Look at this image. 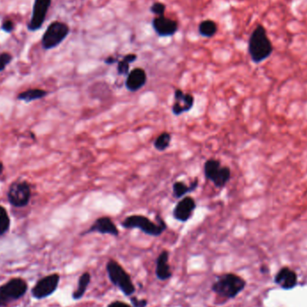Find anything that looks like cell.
Instances as JSON below:
<instances>
[{"label": "cell", "instance_id": "4316f807", "mask_svg": "<svg viewBox=\"0 0 307 307\" xmlns=\"http://www.w3.org/2000/svg\"><path fill=\"white\" fill-rule=\"evenodd\" d=\"M130 302L132 304V307H146L148 306V300L146 299H139L137 298H130Z\"/></svg>", "mask_w": 307, "mask_h": 307}, {"label": "cell", "instance_id": "8fae6325", "mask_svg": "<svg viewBox=\"0 0 307 307\" xmlns=\"http://www.w3.org/2000/svg\"><path fill=\"white\" fill-rule=\"evenodd\" d=\"M51 4V0H35L34 1L32 18L27 25V28L29 31L35 32V31L41 29L46 18Z\"/></svg>", "mask_w": 307, "mask_h": 307}, {"label": "cell", "instance_id": "cb8c5ba5", "mask_svg": "<svg viewBox=\"0 0 307 307\" xmlns=\"http://www.w3.org/2000/svg\"><path fill=\"white\" fill-rule=\"evenodd\" d=\"M11 221L5 207L0 205V237L5 235L10 229Z\"/></svg>", "mask_w": 307, "mask_h": 307}, {"label": "cell", "instance_id": "f1b7e54d", "mask_svg": "<svg viewBox=\"0 0 307 307\" xmlns=\"http://www.w3.org/2000/svg\"><path fill=\"white\" fill-rule=\"evenodd\" d=\"M119 61V58H116L114 56H108L107 58L104 59V63L107 65H112V64H115Z\"/></svg>", "mask_w": 307, "mask_h": 307}, {"label": "cell", "instance_id": "ba28073f", "mask_svg": "<svg viewBox=\"0 0 307 307\" xmlns=\"http://www.w3.org/2000/svg\"><path fill=\"white\" fill-rule=\"evenodd\" d=\"M70 33V28L67 24L55 21L48 26L42 38V45L44 50H52L67 39Z\"/></svg>", "mask_w": 307, "mask_h": 307}, {"label": "cell", "instance_id": "7c38bea8", "mask_svg": "<svg viewBox=\"0 0 307 307\" xmlns=\"http://www.w3.org/2000/svg\"><path fill=\"white\" fill-rule=\"evenodd\" d=\"M194 96L190 93H185L182 89H175L173 95V102L172 105V112L173 115H183L191 111L194 105Z\"/></svg>", "mask_w": 307, "mask_h": 307}, {"label": "cell", "instance_id": "484cf974", "mask_svg": "<svg viewBox=\"0 0 307 307\" xmlns=\"http://www.w3.org/2000/svg\"><path fill=\"white\" fill-rule=\"evenodd\" d=\"M13 57L9 53L4 52L0 54V72L4 71L7 65L12 61Z\"/></svg>", "mask_w": 307, "mask_h": 307}, {"label": "cell", "instance_id": "5bb4252c", "mask_svg": "<svg viewBox=\"0 0 307 307\" xmlns=\"http://www.w3.org/2000/svg\"><path fill=\"white\" fill-rule=\"evenodd\" d=\"M97 233L101 235H109L112 236H118L120 235V231L115 225V223L110 218V216H100L96 219L92 226L84 232L82 235H88Z\"/></svg>", "mask_w": 307, "mask_h": 307}, {"label": "cell", "instance_id": "d6986e66", "mask_svg": "<svg viewBox=\"0 0 307 307\" xmlns=\"http://www.w3.org/2000/svg\"><path fill=\"white\" fill-rule=\"evenodd\" d=\"M48 92L45 91L41 88H30L25 91L20 93L17 96V99L20 101L24 102L26 103H30L32 102L37 101L47 96Z\"/></svg>", "mask_w": 307, "mask_h": 307}, {"label": "cell", "instance_id": "7402d4cb", "mask_svg": "<svg viewBox=\"0 0 307 307\" xmlns=\"http://www.w3.org/2000/svg\"><path fill=\"white\" fill-rule=\"evenodd\" d=\"M90 282H91V274L89 272L82 274L78 279L77 288L73 292L72 298L74 300H79L84 297Z\"/></svg>", "mask_w": 307, "mask_h": 307}, {"label": "cell", "instance_id": "9a60e30c", "mask_svg": "<svg viewBox=\"0 0 307 307\" xmlns=\"http://www.w3.org/2000/svg\"><path fill=\"white\" fill-rule=\"evenodd\" d=\"M148 75L146 70L141 67H135L126 77L125 87L130 92H138L147 85Z\"/></svg>", "mask_w": 307, "mask_h": 307}, {"label": "cell", "instance_id": "ffe728a7", "mask_svg": "<svg viewBox=\"0 0 307 307\" xmlns=\"http://www.w3.org/2000/svg\"><path fill=\"white\" fill-rule=\"evenodd\" d=\"M218 31L217 24L214 20L205 19L202 21L198 26V33L204 38H212Z\"/></svg>", "mask_w": 307, "mask_h": 307}, {"label": "cell", "instance_id": "5b68a950", "mask_svg": "<svg viewBox=\"0 0 307 307\" xmlns=\"http://www.w3.org/2000/svg\"><path fill=\"white\" fill-rule=\"evenodd\" d=\"M204 176L207 181H210L218 189L226 187L230 181L231 169L228 166H223L218 159L209 158L204 163Z\"/></svg>", "mask_w": 307, "mask_h": 307}, {"label": "cell", "instance_id": "44dd1931", "mask_svg": "<svg viewBox=\"0 0 307 307\" xmlns=\"http://www.w3.org/2000/svg\"><path fill=\"white\" fill-rule=\"evenodd\" d=\"M138 59V55L135 53H129L124 55L117 63V73L119 76H128L130 71V64Z\"/></svg>", "mask_w": 307, "mask_h": 307}, {"label": "cell", "instance_id": "ac0fdd59", "mask_svg": "<svg viewBox=\"0 0 307 307\" xmlns=\"http://www.w3.org/2000/svg\"><path fill=\"white\" fill-rule=\"evenodd\" d=\"M199 186V179L195 178L192 183L189 185L183 181H177L173 184V196L175 199H182L188 196L189 193L194 192Z\"/></svg>", "mask_w": 307, "mask_h": 307}, {"label": "cell", "instance_id": "f546056e", "mask_svg": "<svg viewBox=\"0 0 307 307\" xmlns=\"http://www.w3.org/2000/svg\"><path fill=\"white\" fill-rule=\"evenodd\" d=\"M107 307H131L126 303L120 302V301H114L110 303V305Z\"/></svg>", "mask_w": 307, "mask_h": 307}, {"label": "cell", "instance_id": "83f0119b", "mask_svg": "<svg viewBox=\"0 0 307 307\" xmlns=\"http://www.w3.org/2000/svg\"><path fill=\"white\" fill-rule=\"evenodd\" d=\"M2 30L5 32V33H11L13 30H14V24H13V22L12 21H10V20H7V21H5L3 24H2Z\"/></svg>", "mask_w": 307, "mask_h": 307}, {"label": "cell", "instance_id": "277c9868", "mask_svg": "<svg viewBox=\"0 0 307 307\" xmlns=\"http://www.w3.org/2000/svg\"><path fill=\"white\" fill-rule=\"evenodd\" d=\"M106 270L110 282L119 288L126 297H131L135 291L136 287L132 282L131 278L122 266L114 259H110L106 264Z\"/></svg>", "mask_w": 307, "mask_h": 307}, {"label": "cell", "instance_id": "3957f363", "mask_svg": "<svg viewBox=\"0 0 307 307\" xmlns=\"http://www.w3.org/2000/svg\"><path fill=\"white\" fill-rule=\"evenodd\" d=\"M245 285L246 282L244 278L235 274L226 273L216 278L211 289L222 298L230 299L237 297L245 289Z\"/></svg>", "mask_w": 307, "mask_h": 307}, {"label": "cell", "instance_id": "d4e9b609", "mask_svg": "<svg viewBox=\"0 0 307 307\" xmlns=\"http://www.w3.org/2000/svg\"><path fill=\"white\" fill-rule=\"evenodd\" d=\"M149 11L151 14H153L154 16H162V15H165V12H166V5L163 3V2H160V1H155L154 2L152 5H150V8Z\"/></svg>", "mask_w": 307, "mask_h": 307}, {"label": "cell", "instance_id": "30bf717a", "mask_svg": "<svg viewBox=\"0 0 307 307\" xmlns=\"http://www.w3.org/2000/svg\"><path fill=\"white\" fill-rule=\"evenodd\" d=\"M151 25L155 34L162 38L173 37V35L177 34L179 30L177 21L165 15L154 16L151 22Z\"/></svg>", "mask_w": 307, "mask_h": 307}, {"label": "cell", "instance_id": "9c48e42d", "mask_svg": "<svg viewBox=\"0 0 307 307\" xmlns=\"http://www.w3.org/2000/svg\"><path fill=\"white\" fill-rule=\"evenodd\" d=\"M60 280L59 275L51 274L41 278L32 289V296L36 299H44L51 296L57 290Z\"/></svg>", "mask_w": 307, "mask_h": 307}, {"label": "cell", "instance_id": "e0dca14e", "mask_svg": "<svg viewBox=\"0 0 307 307\" xmlns=\"http://www.w3.org/2000/svg\"><path fill=\"white\" fill-rule=\"evenodd\" d=\"M275 281L281 288L290 289L297 285L298 276L295 271H293L288 268H284L281 270H279V272L277 274Z\"/></svg>", "mask_w": 307, "mask_h": 307}, {"label": "cell", "instance_id": "7a4b0ae2", "mask_svg": "<svg viewBox=\"0 0 307 307\" xmlns=\"http://www.w3.org/2000/svg\"><path fill=\"white\" fill-rule=\"evenodd\" d=\"M120 226L125 229H139L146 235L157 237L167 229L165 222L157 217V223H154L148 216L143 215H130L126 216Z\"/></svg>", "mask_w": 307, "mask_h": 307}, {"label": "cell", "instance_id": "52a82bcc", "mask_svg": "<svg viewBox=\"0 0 307 307\" xmlns=\"http://www.w3.org/2000/svg\"><path fill=\"white\" fill-rule=\"evenodd\" d=\"M6 198L11 206L17 208L28 206L32 199V189L29 183L24 180H17L11 183Z\"/></svg>", "mask_w": 307, "mask_h": 307}, {"label": "cell", "instance_id": "2e32d148", "mask_svg": "<svg viewBox=\"0 0 307 307\" xmlns=\"http://www.w3.org/2000/svg\"><path fill=\"white\" fill-rule=\"evenodd\" d=\"M155 275L161 281H165L172 278V270L169 265V252L164 250L156 259Z\"/></svg>", "mask_w": 307, "mask_h": 307}, {"label": "cell", "instance_id": "4dcf8cb0", "mask_svg": "<svg viewBox=\"0 0 307 307\" xmlns=\"http://www.w3.org/2000/svg\"><path fill=\"white\" fill-rule=\"evenodd\" d=\"M4 168H5V167H4V164H3L2 162H0V177L2 176V174L4 173Z\"/></svg>", "mask_w": 307, "mask_h": 307}, {"label": "cell", "instance_id": "603a6c76", "mask_svg": "<svg viewBox=\"0 0 307 307\" xmlns=\"http://www.w3.org/2000/svg\"><path fill=\"white\" fill-rule=\"evenodd\" d=\"M172 142V135L169 132L164 131L163 133L159 135L156 139L154 141V148L159 152H163L170 148Z\"/></svg>", "mask_w": 307, "mask_h": 307}, {"label": "cell", "instance_id": "8992f818", "mask_svg": "<svg viewBox=\"0 0 307 307\" xmlns=\"http://www.w3.org/2000/svg\"><path fill=\"white\" fill-rule=\"evenodd\" d=\"M27 283L22 278H12L0 287V307H7L11 303L23 298L27 291Z\"/></svg>", "mask_w": 307, "mask_h": 307}, {"label": "cell", "instance_id": "4fadbf2b", "mask_svg": "<svg viewBox=\"0 0 307 307\" xmlns=\"http://www.w3.org/2000/svg\"><path fill=\"white\" fill-rule=\"evenodd\" d=\"M196 207L197 204L193 198L190 196L182 198L173 208V218L179 222L185 223L192 218Z\"/></svg>", "mask_w": 307, "mask_h": 307}, {"label": "cell", "instance_id": "6da1fadb", "mask_svg": "<svg viewBox=\"0 0 307 307\" xmlns=\"http://www.w3.org/2000/svg\"><path fill=\"white\" fill-rule=\"evenodd\" d=\"M273 45L269 40L267 30L261 24H258L251 34L248 41V53L255 64L263 62L271 56Z\"/></svg>", "mask_w": 307, "mask_h": 307}]
</instances>
